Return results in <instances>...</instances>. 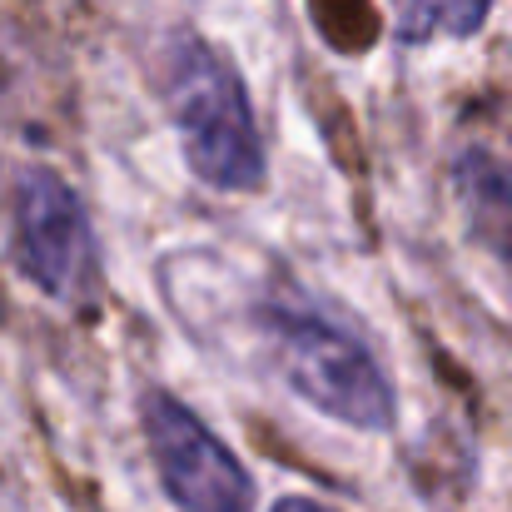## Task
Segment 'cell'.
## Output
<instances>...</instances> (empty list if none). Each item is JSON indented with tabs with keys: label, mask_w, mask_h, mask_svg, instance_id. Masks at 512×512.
<instances>
[{
	"label": "cell",
	"mask_w": 512,
	"mask_h": 512,
	"mask_svg": "<svg viewBox=\"0 0 512 512\" xmlns=\"http://www.w3.org/2000/svg\"><path fill=\"white\" fill-rule=\"evenodd\" d=\"M15 269L50 299L70 304L95 284V229L80 194L45 165H30L10 194Z\"/></svg>",
	"instance_id": "277c9868"
},
{
	"label": "cell",
	"mask_w": 512,
	"mask_h": 512,
	"mask_svg": "<svg viewBox=\"0 0 512 512\" xmlns=\"http://www.w3.org/2000/svg\"><path fill=\"white\" fill-rule=\"evenodd\" d=\"M269 512H334V508H324V503H314V498H279Z\"/></svg>",
	"instance_id": "52a82bcc"
},
{
	"label": "cell",
	"mask_w": 512,
	"mask_h": 512,
	"mask_svg": "<svg viewBox=\"0 0 512 512\" xmlns=\"http://www.w3.org/2000/svg\"><path fill=\"white\" fill-rule=\"evenodd\" d=\"M254 329L274 373L324 418L358 433H388L398 418V393L378 353L358 329L314 304H259Z\"/></svg>",
	"instance_id": "7a4b0ae2"
},
{
	"label": "cell",
	"mask_w": 512,
	"mask_h": 512,
	"mask_svg": "<svg viewBox=\"0 0 512 512\" xmlns=\"http://www.w3.org/2000/svg\"><path fill=\"white\" fill-rule=\"evenodd\" d=\"M165 105H170L179 155L189 174L219 194H254L269 174L254 100L234 60L204 35H174L165 55Z\"/></svg>",
	"instance_id": "6da1fadb"
},
{
	"label": "cell",
	"mask_w": 512,
	"mask_h": 512,
	"mask_svg": "<svg viewBox=\"0 0 512 512\" xmlns=\"http://www.w3.org/2000/svg\"><path fill=\"white\" fill-rule=\"evenodd\" d=\"M140 428L160 488L179 512H254V478L184 398H174L170 388H145Z\"/></svg>",
	"instance_id": "3957f363"
},
{
	"label": "cell",
	"mask_w": 512,
	"mask_h": 512,
	"mask_svg": "<svg viewBox=\"0 0 512 512\" xmlns=\"http://www.w3.org/2000/svg\"><path fill=\"white\" fill-rule=\"evenodd\" d=\"M453 194L463 204L468 234L512 264V160L493 150H468L453 160Z\"/></svg>",
	"instance_id": "5b68a950"
},
{
	"label": "cell",
	"mask_w": 512,
	"mask_h": 512,
	"mask_svg": "<svg viewBox=\"0 0 512 512\" xmlns=\"http://www.w3.org/2000/svg\"><path fill=\"white\" fill-rule=\"evenodd\" d=\"M498 0H388L393 10V35L403 45H428V40H468L488 25Z\"/></svg>",
	"instance_id": "8992f818"
}]
</instances>
